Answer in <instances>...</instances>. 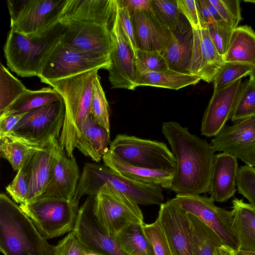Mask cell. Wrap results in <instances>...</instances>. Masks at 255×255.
<instances>
[{
    "mask_svg": "<svg viewBox=\"0 0 255 255\" xmlns=\"http://www.w3.org/2000/svg\"><path fill=\"white\" fill-rule=\"evenodd\" d=\"M161 131L176 161L169 189L176 195L209 192L215 156L210 143L174 121L163 123Z\"/></svg>",
    "mask_w": 255,
    "mask_h": 255,
    "instance_id": "cell-1",
    "label": "cell"
},
{
    "mask_svg": "<svg viewBox=\"0 0 255 255\" xmlns=\"http://www.w3.org/2000/svg\"><path fill=\"white\" fill-rule=\"evenodd\" d=\"M98 71L95 69L46 83L59 94L65 104V116L59 140L69 157L73 156L82 126L91 114L93 85Z\"/></svg>",
    "mask_w": 255,
    "mask_h": 255,
    "instance_id": "cell-2",
    "label": "cell"
},
{
    "mask_svg": "<svg viewBox=\"0 0 255 255\" xmlns=\"http://www.w3.org/2000/svg\"><path fill=\"white\" fill-rule=\"evenodd\" d=\"M0 251L3 255H53L50 245L19 205L0 194Z\"/></svg>",
    "mask_w": 255,
    "mask_h": 255,
    "instance_id": "cell-3",
    "label": "cell"
},
{
    "mask_svg": "<svg viewBox=\"0 0 255 255\" xmlns=\"http://www.w3.org/2000/svg\"><path fill=\"white\" fill-rule=\"evenodd\" d=\"M65 29L59 22L41 34L28 36L10 28L3 47L7 66L20 77H37L44 57L60 41Z\"/></svg>",
    "mask_w": 255,
    "mask_h": 255,
    "instance_id": "cell-4",
    "label": "cell"
},
{
    "mask_svg": "<svg viewBox=\"0 0 255 255\" xmlns=\"http://www.w3.org/2000/svg\"><path fill=\"white\" fill-rule=\"evenodd\" d=\"M105 184L126 195L138 205H160L164 201L162 187L133 181L105 164L96 163L84 164L74 199L79 202L84 195L94 197Z\"/></svg>",
    "mask_w": 255,
    "mask_h": 255,
    "instance_id": "cell-5",
    "label": "cell"
},
{
    "mask_svg": "<svg viewBox=\"0 0 255 255\" xmlns=\"http://www.w3.org/2000/svg\"><path fill=\"white\" fill-rule=\"evenodd\" d=\"M92 208L99 225L114 239L128 226L144 224L138 204L106 184L101 187L98 195L94 197Z\"/></svg>",
    "mask_w": 255,
    "mask_h": 255,
    "instance_id": "cell-6",
    "label": "cell"
},
{
    "mask_svg": "<svg viewBox=\"0 0 255 255\" xmlns=\"http://www.w3.org/2000/svg\"><path fill=\"white\" fill-rule=\"evenodd\" d=\"M78 204L74 199L39 197L19 206L47 240L73 231L79 210Z\"/></svg>",
    "mask_w": 255,
    "mask_h": 255,
    "instance_id": "cell-7",
    "label": "cell"
},
{
    "mask_svg": "<svg viewBox=\"0 0 255 255\" xmlns=\"http://www.w3.org/2000/svg\"><path fill=\"white\" fill-rule=\"evenodd\" d=\"M110 57L72 49L61 41L44 57L37 77L46 84L95 69L107 70Z\"/></svg>",
    "mask_w": 255,
    "mask_h": 255,
    "instance_id": "cell-8",
    "label": "cell"
},
{
    "mask_svg": "<svg viewBox=\"0 0 255 255\" xmlns=\"http://www.w3.org/2000/svg\"><path fill=\"white\" fill-rule=\"evenodd\" d=\"M109 150L134 166L163 170L176 169L175 158L162 142L119 134L111 142Z\"/></svg>",
    "mask_w": 255,
    "mask_h": 255,
    "instance_id": "cell-9",
    "label": "cell"
},
{
    "mask_svg": "<svg viewBox=\"0 0 255 255\" xmlns=\"http://www.w3.org/2000/svg\"><path fill=\"white\" fill-rule=\"evenodd\" d=\"M67 0H8L10 28L21 34H41L59 22Z\"/></svg>",
    "mask_w": 255,
    "mask_h": 255,
    "instance_id": "cell-10",
    "label": "cell"
},
{
    "mask_svg": "<svg viewBox=\"0 0 255 255\" xmlns=\"http://www.w3.org/2000/svg\"><path fill=\"white\" fill-rule=\"evenodd\" d=\"M65 116V106L62 98L26 113L7 135L33 145L59 139Z\"/></svg>",
    "mask_w": 255,
    "mask_h": 255,
    "instance_id": "cell-11",
    "label": "cell"
},
{
    "mask_svg": "<svg viewBox=\"0 0 255 255\" xmlns=\"http://www.w3.org/2000/svg\"><path fill=\"white\" fill-rule=\"evenodd\" d=\"M173 199L184 211L196 217L215 233L224 244L237 250L232 211L217 206L212 198L205 196L176 195Z\"/></svg>",
    "mask_w": 255,
    "mask_h": 255,
    "instance_id": "cell-12",
    "label": "cell"
},
{
    "mask_svg": "<svg viewBox=\"0 0 255 255\" xmlns=\"http://www.w3.org/2000/svg\"><path fill=\"white\" fill-rule=\"evenodd\" d=\"M211 146L255 168V116L225 126L211 140Z\"/></svg>",
    "mask_w": 255,
    "mask_h": 255,
    "instance_id": "cell-13",
    "label": "cell"
},
{
    "mask_svg": "<svg viewBox=\"0 0 255 255\" xmlns=\"http://www.w3.org/2000/svg\"><path fill=\"white\" fill-rule=\"evenodd\" d=\"M111 33L110 65L107 70L112 88L134 90L137 79L135 55L123 32L117 11Z\"/></svg>",
    "mask_w": 255,
    "mask_h": 255,
    "instance_id": "cell-14",
    "label": "cell"
},
{
    "mask_svg": "<svg viewBox=\"0 0 255 255\" xmlns=\"http://www.w3.org/2000/svg\"><path fill=\"white\" fill-rule=\"evenodd\" d=\"M93 198L89 196L80 207L72 231L89 253L125 255L116 240L108 235L97 222L93 213Z\"/></svg>",
    "mask_w": 255,
    "mask_h": 255,
    "instance_id": "cell-15",
    "label": "cell"
},
{
    "mask_svg": "<svg viewBox=\"0 0 255 255\" xmlns=\"http://www.w3.org/2000/svg\"><path fill=\"white\" fill-rule=\"evenodd\" d=\"M62 23L65 25V29L61 41L65 45L76 51L110 57L111 28L91 22L69 21Z\"/></svg>",
    "mask_w": 255,
    "mask_h": 255,
    "instance_id": "cell-16",
    "label": "cell"
},
{
    "mask_svg": "<svg viewBox=\"0 0 255 255\" xmlns=\"http://www.w3.org/2000/svg\"><path fill=\"white\" fill-rule=\"evenodd\" d=\"M243 88L240 79L214 91L202 119L201 135L214 137L226 126L232 117Z\"/></svg>",
    "mask_w": 255,
    "mask_h": 255,
    "instance_id": "cell-17",
    "label": "cell"
},
{
    "mask_svg": "<svg viewBox=\"0 0 255 255\" xmlns=\"http://www.w3.org/2000/svg\"><path fill=\"white\" fill-rule=\"evenodd\" d=\"M62 149L59 139H53L32 153L25 162L22 168L27 173L29 186L27 202L39 198L45 192Z\"/></svg>",
    "mask_w": 255,
    "mask_h": 255,
    "instance_id": "cell-18",
    "label": "cell"
},
{
    "mask_svg": "<svg viewBox=\"0 0 255 255\" xmlns=\"http://www.w3.org/2000/svg\"><path fill=\"white\" fill-rule=\"evenodd\" d=\"M157 218L165 231L176 255H194L188 213L172 199L160 205Z\"/></svg>",
    "mask_w": 255,
    "mask_h": 255,
    "instance_id": "cell-19",
    "label": "cell"
},
{
    "mask_svg": "<svg viewBox=\"0 0 255 255\" xmlns=\"http://www.w3.org/2000/svg\"><path fill=\"white\" fill-rule=\"evenodd\" d=\"M117 11V0H67L59 21L96 23L112 29Z\"/></svg>",
    "mask_w": 255,
    "mask_h": 255,
    "instance_id": "cell-20",
    "label": "cell"
},
{
    "mask_svg": "<svg viewBox=\"0 0 255 255\" xmlns=\"http://www.w3.org/2000/svg\"><path fill=\"white\" fill-rule=\"evenodd\" d=\"M193 46L188 73L199 76L206 82H213L225 62L224 58L218 52L206 28L193 29Z\"/></svg>",
    "mask_w": 255,
    "mask_h": 255,
    "instance_id": "cell-21",
    "label": "cell"
},
{
    "mask_svg": "<svg viewBox=\"0 0 255 255\" xmlns=\"http://www.w3.org/2000/svg\"><path fill=\"white\" fill-rule=\"evenodd\" d=\"M137 49L147 51L164 50L172 39V31L157 17L152 8L131 16Z\"/></svg>",
    "mask_w": 255,
    "mask_h": 255,
    "instance_id": "cell-22",
    "label": "cell"
},
{
    "mask_svg": "<svg viewBox=\"0 0 255 255\" xmlns=\"http://www.w3.org/2000/svg\"><path fill=\"white\" fill-rule=\"evenodd\" d=\"M80 176L74 156L68 157L62 149L58 155L51 181L40 197L73 199Z\"/></svg>",
    "mask_w": 255,
    "mask_h": 255,
    "instance_id": "cell-23",
    "label": "cell"
},
{
    "mask_svg": "<svg viewBox=\"0 0 255 255\" xmlns=\"http://www.w3.org/2000/svg\"><path fill=\"white\" fill-rule=\"evenodd\" d=\"M238 170L237 158L224 152L215 154L208 192L214 201L225 202L234 196Z\"/></svg>",
    "mask_w": 255,
    "mask_h": 255,
    "instance_id": "cell-24",
    "label": "cell"
},
{
    "mask_svg": "<svg viewBox=\"0 0 255 255\" xmlns=\"http://www.w3.org/2000/svg\"><path fill=\"white\" fill-rule=\"evenodd\" d=\"M172 31V39L168 45L160 52L168 68L188 73L193 42V29L186 19L180 17L177 27Z\"/></svg>",
    "mask_w": 255,
    "mask_h": 255,
    "instance_id": "cell-25",
    "label": "cell"
},
{
    "mask_svg": "<svg viewBox=\"0 0 255 255\" xmlns=\"http://www.w3.org/2000/svg\"><path fill=\"white\" fill-rule=\"evenodd\" d=\"M102 159L106 166L128 179L168 189L175 171L152 169L134 166L122 160L109 150L104 155Z\"/></svg>",
    "mask_w": 255,
    "mask_h": 255,
    "instance_id": "cell-26",
    "label": "cell"
},
{
    "mask_svg": "<svg viewBox=\"0 0 255 255\" xmlns=\"http://www.w3.org/2000/svg\"><path fill=\"white\" fill-rule=\"evenodd\" d=\"M110 143V131L100 125L90 114L82 126L75 148L99 162L109 150Z\"/></svg>",
    "mask_w": 255,
    "mask_h": 255,
    "instance_id": "cell-27",
    "label": "cell"
},
{
    "mask_svg": "<svg viewBox=\"0 0 255 255\" xmlns=\"http://www.w3.org/2000/svg\"><path fill=\"white\" fill-rule=\"evenodd\" d=\"M232 205L237 250L255 252V208L238 198L233 200Z\"/></svg>",
    "mask_w": 255,
    "mask_h": 255,
    "instance_id": "cell-28",
    "label": "cell"
},
{
    "mask_svg": "<svg viewBox=\"0 0 255 255\" xmlns=\"http://www.w3.org/2000/svg\"><path fill=\"white\" fill-rule=\"evenodd\" d=\"M224 60L255 66V32L251 27L242 25L233 29Z\"/></svg>",
    "mask_w": 255,
    "mask_h": 255,
    "instance_id": "cell-29",
    "label": "cell"
},
{
    "mask_svg": "<svg viewBox=\"0 0 255 255\" xmlns=\"http://www.w3.org/2000/svg\"><path fill=\"white\" fill-rule=\"evenodd\" d=\"M201 78L195 75L179 72L168 68L166 70L148 72L137 75L136 87L148 86L178 90L197 84Z\"/></svg>",
    "mask_w": 255,
    "mask_h": 255,
    "instance_id": "cell-30",
    "label": "cell"
},
{
    "mask_svg": "<svg viewBox=\"0 0 255 255\" xmlns=\"http://www.w3.org/2000/svg\"><path fill=\"white\" fill-rule=\"evenodd\" d=\"M61 99L59 94L51 87H43L37 90H28L0 115V117L24 114Z\"/></svg>",
    "mask_w": 255,
    "mask_h": 255,
    "instance_id": "cell-31",
    "label": "cell"
},
{
    "mask_svg": "<svg viewBox=\"0 0 255 255\" xmlns=\"http://www.w3.org/2000/svg\"><path fill=\"white\" fill-rule=\"evenodd\" d=\"M188 214L194 255H214L215 249L224 243L208 227Z\"/></svg>",
    "mask_w": 255,
    "mask_h": 255,
    "instance_id": "cell-32",
    "label": "cell"
},
{
    "mask_svg": "<svg viewBox=\"0 0 255 255\" xmlns=\"http://www.w3.org/2000/svg\"><path fill=\"white\" fill-rule=\"evenodd\" d=\"M143 225H131L115 238L125 255H154L151 244L143 233Z\"/></svg>",
    "mask_w": 255,
    "mask_h": 255,
    "instance_id": "cell-33",
    "label": "cell"
},
{
    "mask_svg": "<svg viewBox=\"0 0 255 255\" xmlns=\"http://www.w3.org/2000/svg\"><path fill=\"white\" fill-rule=\"evenodd\" d=\"M47 142L33 145L9 135L0 137V155L9 162L14 170L18 171L32 153Z\"/></svg>",
    "mask_w": 255,
    "mask_h": 255,
    "instance_id": "cell-34",
    "label": "cell"
},
{
    "mask_svg": "<svg viewBox=\"0 0 255 255\" xmlns=\"http://www.w3.org/2000/svg\"><path fill=\"white\" fill-rule=\"evenodd\" d=\"M28 89L0 64V115Z\"/></svg>",
    "mask_w": 255,
    "mask_h": 255,
    "instance_id": "cell-35",
    "label": "cell"
},
{
    "mask_svg": "<svg viewBox=\"0 0 255 255\" xmlns=\"http://www.w3.org/2000/svg\"><path fill=\"white\" fill-rule=\"evenodd\" d=\"M142 231L151 244L154 255H176L165 231L157 218L151 224L144 223Z\"/></svg>",
    "mask_w": 255,
    "mask_h": 255,
    "instance_id": "cell-36",
    "label": "cell"
},
{
    "mask_svg": "<svg viewBox=\"0 0 255 255\" xmlns=\"http://www.w3.org/2000/svg\"><path fill=\"white\" fill-rule=\"evenodd\" d=\"M90 114L100 125L110 131L109 106L99 75L93 85Z\"/></svg>",
    "mask_w": 255,
    "mask_h": 255,
    "instance_id": "cell-37",
    "label": "cell"
},
{
    "mask_svg": "<svg viewBox=\"0 0 255 255\" xmlns=\"http://www.w3.org/2000/svg\"><path fill=\"white\" fill-rule=\"evenodd\" d=\"M254 67L253 65L245 63L225 62L213 80L214 91L250 75Z\"/></svg>",
    "mask_w": 255,
    "mask_h": 255,
    "instance_id": "cell-38",
    "label": "cell"
},
{
    "mask_svg": "<svg viewBox=\"0 0 255 255\" xmlns=\"http://www.w3.org/2000/svg\"><path fill=\"white\" fill-rule=\"evenodd\" d=\"M135 64L137 75L163 71L169 68L165 58L158 51L137 49L135 55Z\"/></svg>",
    "mask_w": 255,
    "mask_h": 255,
    "instance_id": "cell-39",
    "label": "cell"
},
{
    "mask_svg": "<svg viewBox=\"0 0 255 255\" xmlns=\"http://www.w3.org/2000/svg\"><path fill=\"white\" fill-rule=\"evenodd\" d=\"M255 116V83L251 80L243 83V88L231 118L237 122Z\"/></svg>",
    "mask_w": 255,
    "mask_h": 255,
    "instance_id": "cell-40",
    "label": "cell"
},
{
    "mask_svg": "<svg viewBox=\"0 0 255 255\" xmlns=\"http://www.w3.org/2000/svg\"><path fill=\"white\" fill-rule=\"evenodd\" d=\"M153 12L159 20L171 31L178 26L180 12L176 0H151Z\"/></svg>",
    "mask_w": 255,
    "mask_h": 255,
    "instance_id": "cell-41",
    "label": "cell"
},
{
    "mask_svg": "<svg viewBox=\"0 0 255 255\" xmlns=\"http://www.w3.org/2000/svg\"><path fill=\"white\" fill-rule=\"evenodd\" d=\"M206 28L218 52L224 58L228 50L234 29L224 20L213 21L208 24Z\"/></svg>",
    "mask_w": 255,
    "mask_h": 255,
    "instance_id": "cell-42",
    "label": "cell"
},
{
    "mask_svg": "<svg viewBox=\"0 0 255 255\" xmlns=\"http://www.w3.org/2000/svg\"><path fill=\"white\" fill-rule=\"evenodd\" d=\"M237 185L239 193L255 208V168L247 165L239 168Z\"/></svg>",
    "mask_w": 255,
    "mask_h": 255,
    "instance_id": "cell-43",
    "label": "cell"
},
{
    "mask_svg": "<svg viewBox=\"0 0 255 255\" xmlns=\"http://www.w3.org/2000/svg\"><path fill=\"white\" fill-rule=\"evenodd\" d=\"M6 191L13 201L22 204L27 201L29 195V181L26 171L21 168L12 182L5 188Z\"/></svg>",
    "mask_w": 255,
    "mask_h": 255,
    "instance_id": "cell-44",
    "label": "cell"
},
{
    "mask_svg": "<svg viewBox=\"0 0 255 255\" xmlns=\"http://www.w3.org/2000/svg\"><path fill=\"white\" fill-rule=\"evenodd\" d=\"M88 253H90L80 242L73 231L53 247V255H87Z\"/></svg>",
    "mask_w": 255,
    "mask_h": 255,
    "instance_id": "cell-45",
    "label": "cell"
},
{
    "mask_svg": "<svg viewBox=\"0 0 255 255\" xmlns=\"http://www.w3.org/2000/svg\"><path fill=\"white\" fill-rule=\"evenodd\" d=\"M119 21L123 32L129 43L134 55L137 50L136 36L131 15L128 8L117 0Z\"/></svg>",
    "mask_w": 255,
    "mask_h": 255,
    "instance_id": "cell-46",
    "label": "cell"
},
{
    "mask_svg": "<svg viewBox=\"0 0 255 255\" xmlns=\"http://www.w3.org/2000/svg\"><path fill=\"white\" fill-rule=\"evenodd\" d=\"M178 9L187 20L192 29H200L203 27L199 16L196 0H176Z\"/></svg>",
    "mask_w": 255,
    "mask_h": 255,
    "instance_id": "cell-47",
    "label": "cell"
},
{
    "mask_svg": "<svg viewBox=\"0 0 255 255\" xmlns=\"http://www.w3.org/2000/svg\"><path fill=\"white\" fill-rule=\"evenodd\" d=\"M25 114L0 117V137L10 134Z\"/></svg>",
    "mask_w": 255,
    "mask_h": 255,
    "instance_id": "cell-48",
    "label": "cell"
},
{
    "mask_svg": "<svg viewBox=\"0 0 255 255\" xmlns=\"http://www.w3.org/2000/svg\"><path fill=\"white\" fill-rule=\"evenodd\" d=\"M121 4L126 6L131 15L152 9L151 0H118Z\"/></svg>",
    "mask_w": 255,
    "mask_h": 255,
    "instance_id": "cell-49",
    "label": "cell"
},
{
    "mask_svg": "<svg viewBox=\"0 0 255 255\" xmlns=\"http://www.w3.org/2000/svg\"><path fill=\"white\" fill-rule=\"evenodd\" d=\"M230 15L234 28L238 25L242 19L240 0H221Z\"/></svg>",
    "mask_w": 255,
    "mask_h": 255,
    "instance_id": "cell-50",
    "label": "cell"
},
{
    "mask_svg": "<svg viewBox=\"0 0 255 255\" xmlns=\"http://www.w3.org/2000/svg\"><path fill=\"white\" fill-rule=\"evenodd\" d=\"M196 3L203 27L206 28L213 20L203 0H197Z\"/></svg>",
    "mask_w": 255,
    "mask_h": 255,
    "instance_id": "cell-51",
    "label": "cell"
},
{
    "mask_svg": "<svg viewBox=\"0 0 255 255\" xmlns=\"http://www.w3.org/2000/svg\"><path fill=\"white\" fill-rule=\"evenodd\" d=\"M211 3L216 7L222 19L233 29L232 19L221 0H210Z\"/></svg>",
    "mask_w": 255,
    "mask_h": 255,
    "instance_id": "cell-52",
    "label": "cell"
},
{
    "mask_svg": "<svg viewBox=\"0 0 255 255\" xmlns=\"http://www.w3.org/2000/svg\"><path fill=\"white\" fill-rule=\"evenodd\" d=\"M236 249L223 244L217 247L214 252V255H237Z\"/></svg>",
    "mask_w": 255,
    "mask_h": 255,
    "instance_id": "cell-53",
    "label": "cell"
},
{
    "mask_svg": "<svg viewBox=\"0 0 255 255\" xmlns=\"http://www.w3.org/2000/svg\"><path fill=\"white\" fill-rule=\"evenodd\" d=\"M203 1L211 14L213 21L223 20L220 16L218 10L211 3L210 0H203Z\"/></svg>",
    "mask_w": 255,
    "mask_h": 255,
    "instance_id": "cell-54",
    "label": "cell"
},
{
    "mask_svg": "<svg viewBox=\"0 0 255 255\" xmlns=\"http://www.w3.org/2000/svg\"><path fill=\"white\" fill-rule=\"evenodd\" d=\"M236 253L237 255H255V252H248L241 250H236Z\"/></svg>",
    "mask_w": 255,
    "mask_h": 255,
    "instance_id": "cell-55",
    "label": "cell"
},
{
    "mask_svg": "<svg viewBox=\"0 0 255 255\" xmlns=\"http://www.w3.org/2000/svg\"><path fill=\"white\" fill-rule=\"evenodd\" d=\"M250 80L255 83V66L250 74Z\"/></svg>",
    "mask_w": 255,
    "mask_h": 255,
    "instance_id": "cell-56",
    "label": "cell"
},
{
    "mask_svg": "<svg viewBox=\"0 0 255 255\" xmlns=\"http://www.w3.org/2000/svg\"><path fill=\"white\" fill-rule=\"evenodd\" d=\"M244 1L247 2H248L255 3V0H244Z\"/></svg>",
    "mask_w": 255,
    "mask_h": 255,
    "instance_id": "cell-57",
    "label": "cell"
},
{
    "mask_svg": "<svg viewBox=\"0 0 255 255\" xmlns=\"http://www.w3.org/2000/svg\"><path fill=\"white\" fill-rule=\"evenodd\" d=\"M87 255H98L90 253H88Z\"/></svg>",
    "mask_w": 255,
    "mask_h": 255,
    "instance_id": "cell-58",
    "label": "cell"
}]
</instances>
